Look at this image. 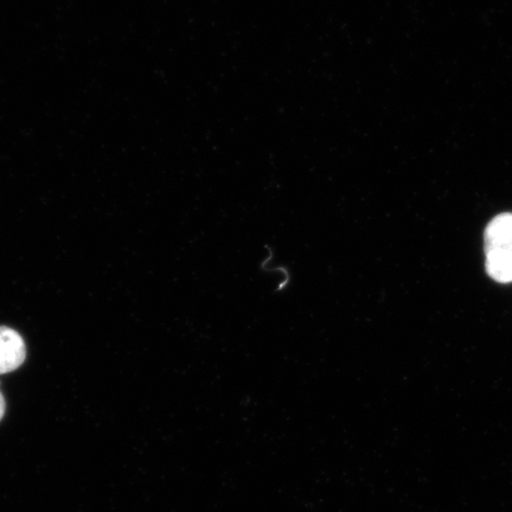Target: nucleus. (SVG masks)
<instances>
[{
    "instance_id": "1",
    "label": "nucleus",
    "mask_w": 512,
    "mask_h": 512,
    "mask_svg": "<svg viewBox=\"0 0 512 512\" xmlns=\"http://www.w3.org/2000/svg\"><path fill=\"white\" fill-rule=\"evenodd\" d=\"M485 268L497 283L512 281V214L494 217L484 233Z\"/></svg>"
},
{
    "instance_id": "2",
    "label": "nucleus",
    "mask_w": 512,
    "mask_h": 512,
    "mask_svg": "<svg viewBox=\"0 0 512 512\" xmlns=\"http://www.w3.org/2000/svg\"><path fill=\"white\" fill-rule=\"evenodd\" d=\"M27 358V347L17 331L0 326V375L17 370Z\"/></svg>"
},
{
    "instance_id": "3",
    "label": "nucleus",
    "mask_w": 512,
    "mask_h": 512,
    "mask_svg": "<svg viewBox=\"0 0 512 512\" xmlns=\"http://www.w3.org/2000/svg\"><path fill=\"white\" fill-rule=\"evenodd\" d=\"M5 408H6V403L4 400V396L2 393H0V421H2V419L4 418Z\"/></svg>"
}]
</instances>
